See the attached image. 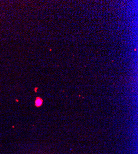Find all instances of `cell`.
<instances>
[{
	"instance_id": "6da1fadb",
	"label": "cell",
	"mask_w": 138,
	"mask_h": 154,
	"mask_svg": "<svg viewBox=\"0 0 138 154\" xmlns=\"http://www.w3.org/2000/svg\"><path fill=\"white\" fill-rule=\"evenodd\" d=\"M42 104V100L40 98H37L35 100V105L39 107V106H40Z\"/></svg>"
}]
</instances>
